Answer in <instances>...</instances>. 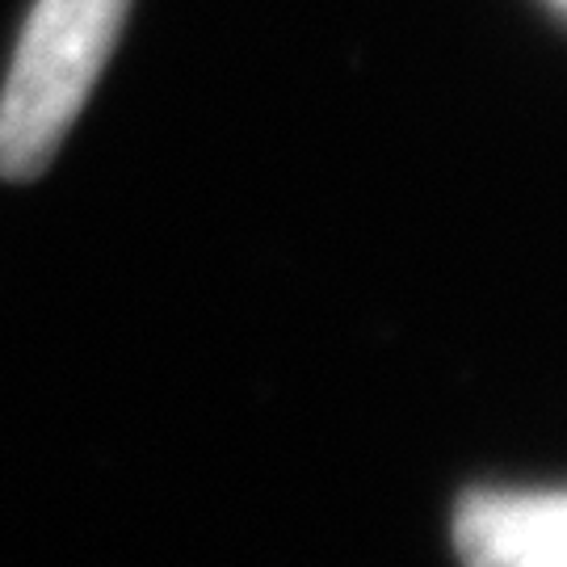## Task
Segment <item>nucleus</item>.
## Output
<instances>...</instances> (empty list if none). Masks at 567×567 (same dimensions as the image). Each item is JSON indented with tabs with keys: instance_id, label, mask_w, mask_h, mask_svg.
I'll use <instances>...</instances> for the list:
<instances>
[{
	"instance_id": "1",
	"label": "nucleus",
	"mask_w": 567,
	"mask_h": 567,
	"mask_svg": "<svg viewBox=\"0 0 567 567\" xmlns=\"http://www.w3.org/2000/svg\"><path fill=\"white\" fill-rule=\"evenodd\" d=\"M131 0H39L0 97V177L30 182L55 161L114 51Z\"/></svg>"
},
{
	"instance_id": "2",
	"label": "nucleus",
	"mask_w": 567,
	"mask_h": 567,
	"mask_svg": "<svg viewBox=\"0 0 567 567\" xmlns=\"http://www.w3.org/2000/svg\"><path fill=\"white\" fill-rule=\"evenodd\" d=\"M466 567H567V487L475 492L454 522Z\"/></svg>"
}]
</instances>
